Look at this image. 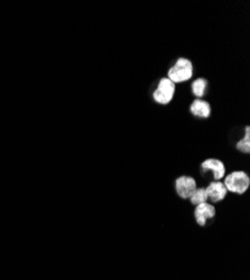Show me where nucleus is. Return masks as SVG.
I'll return each mask as SVG.
<instances>
[{"mask_svg":"<svg viewBox=\"0 0 250 280\" xmlns=\"http://www.w3.org/2000/svg\"><path fill=\"white\" fill-rule=\"evenodd\" d=\"M175 93V83H173L170 79H161L157 89L154 91L153 98L159 105H167L172 101Z\"/></svg>","mask_w":250,"mask_h":280,"instance_id":"nucleus-3","label":"nucleus"},{"mask_svg":"<svg viewBox=\"0 0 250 280\" xmlns=\"http://www.w3.org/2000/svg\"><path fill=\"white\" fill-rule=\"evenodd\" d=\"M222 183L225 184L227 191L237 194H244L250 186V178L245 172H233L231 174L227 175L225 182Z\"/></svg>","mask_w":250,"mask_h":280,"instance_id":"nucleus-2","label":"nucleus"},{"mask_svg":"<svg viewBox=\"0 0 250 280\" xmlns=\"http://www.w3.org/2000/svg\"><path fill=\"white\" fill-rule=\"evenodd\" d=\"M190 111H191V113L195 117L206 119V118H209L211 114V107L209 105V102L205 101V100L197 99L191 105Z\"/></svg>","mask_w":250,"mask_h":280,"instance_id":"nucleus-8","label":"nucleus"},{"mask_svg":"<svg viewBox=\"0 0 250 280\" xmlns=\"http://www.w3.org/2000/svg\"><path fill=\"white\" fill-rule=\"evenodd\" d=\"M237 149L245 154H249L250 152V128L249 126L246 127L245 129V137L242 138L240 141H238Z\"/></svg>","mask_w":250,"mask_h":280,"instance_id":"nucleus-10","label":"nucleus"},{"mask_svg":"<svg viewBox=\"0 0 250 280\" xmlns=\"http://www.w3.org/2000/svg\"><path fill=\"white\" fill-rule=\"evenodd\" d=\"M192 204L194 205H199L202 204V203H206L207 202V195H206V191L205 189H197L192 196L190 197Z\"/></svg>","mask_w":250,"mask_h":280,"instance_id":"nucleus-11","label":"nucleus"},{"mask_svg":"<svg viewBox=\"0 0 250 280\" xmlns=\"http://www.w3.org/2000/svg\"><path fill=\"white\" fill-rule=\"evenodd\" d=\"M205 191H206L207 199H210V201L213 203L222 201V199L226 197L227 192H228L226 189L225 184L219 181L211 183L210 185L206 187Z\"/></svg>","mask_w":250,"mask_h":280,"instance_id":"nucleus-6","label":"nucleus"},{"mask_svg":"<svg viewBox=\"0 0 250 280\" xmlns=\"http://www.w3.org/2000/svg\"><path fill=\"white\" fill-rule=\"evenodd\" d=\"M215 215V208L213 205L209 204V203H202V204L197 205V209H195L194 216L195 220H197L198 224L200 225H205L206 221L210 220V218L214 217Z\"/></svg>","mask_w":250,"mask_h":280,"instance_id":"nucleus-5","label":"nucleus"},{"mask_svg":"<svg viewBox=\"0 0 250 280\" xmlns=\"http://www.w3.org/2000/svg\"><path fill=\"white\" fill-rule=\"evenodd\" d=\"M192 75H193V65L191 61L181 57L176 61L174 66L170 68L167 79H170L173 83H182L188 81Z\"/></svg>","mask_w":250,"mask_h":280,"instance_id":"nucleus-1","label":"nucleus"},{"mask_svg":"<svg viewBox=\"0 0 250 280\" xmlns=\"http://www.w3.org/2000/svg\"><path fill=\"white\" fill-rule=\"evenodd\" d=\"M202 168L205 171H212L215 181L224 178L226 176V167L221 160L215 158H209L202 163Z\"/></svg>","mask_w":250,"mask_h":280,"instance_id":"nucleus-7","label":"nucleus"},{"mask_svg":"<svg viewBox=\"0 0 250 280\" xmlns=\"http://www.w3.org/2000/svg\"><path fill=\"white\" fill-rule=\"evenodd\" d=\"M175 190L179 196L182 198H190L197 190V182L191 176H181L175 182Z\"/></svg>","mask_w":250,"mask_h":280,"instance_id":"nucleus-4","label":"nucleus"},{"mask_svg":"<svg viewBox=\"0 0 250 280\" xmlns=\"http://www.w3.org/2000/svg\"><path fill=\"white\" fill-rule=\"evenodd\" d=\"M206 86H207L206 80L203 78H200L192 83V92H193V94L195 95V97H198L200 99L205 95Z\"/></svg>","mask_w":250,"mask_h":280,"instance_id":"nucleus-9","label":"nucleus"}]
</instances>
